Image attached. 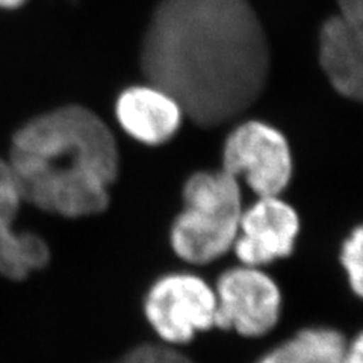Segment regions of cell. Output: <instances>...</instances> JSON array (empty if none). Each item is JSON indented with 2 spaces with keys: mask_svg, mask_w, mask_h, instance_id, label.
Listing matches in <instances>:
<instances>
[{
  "mask_svg": "<svg viewBox=\"0 0 363 363\" xmlns=\"http://www.w3.org/2000/svg\"><path fill=\"white\" fill-rule=\"evenodd\" d=\"M269 49L247 0H162L141 45L147 82L201 128L229 123L264 93Z\"/></svg>",
  "mask_w": 363,
  "mask_h": 363,
  "instance_id": "6da1fadb",
  "label": "cell"
},
{
  "mask_svg": "<svg viewBox=\"0 0 363 363\" xmlns=\"http://www.w3.org/2000/svg\"><path fill=\"white\" fill-rule=\"evenodd\" d=\"M6 159L23 201L65 218L104 212L120 169L112 132L81 105H65L26 121L13 135Z\"/></svg>",
  "mask_w": 363,
  "mask_h": 363,
  "instance_id": "7a4b0ae2",
  "label": "cell"
},
{
  "mask_svg": "<svg viewBox=\"0 0 363 363\" xmlns=\"http://www.w3.org/2000/svg\"><path fill=\"white\" fill-rule=\"evenodd\" d=\"M182 197L184 211L169 232L174 253L188 264L213 262L233 247L240 230V182L224 169L197 172L186 179Z\"/></svg>",
  "mask_w": 363,
  "mask_h": 363,
  "instance_id": "3957f363",
  "label": "cell"
},
{
  "mask_svg": "<svg viewBox=\"0 0 363 363\" xmlns=\"http://www.w3.org/2000/svg\"><path fill=\"white\" fill-rule=\"evenodd\" d=\"M217 297L201 277L172 272L159 277L144 300V313L162 344L177 347L215 327Z\"/></svg>",
  "mask_w": 363,
  "mask_h": 363,
  "instance_id": "277c9868",
  "label": "cell"
},
{
  "mask_svg": "<svg viewBox=\"0 0 363 363\" xmlns=\"http://www.w3.org/2000/svg\"><path fill=\"white\" fill-rule=\"evenodd\" d=\"M223 169L235 179L242 177L259 197L280 196L294 173L289 143L267 123H241L225 138Z\"/></svg>",
  "mask_w": 363,
  "mask_h": 363,
  "instance_id": "5b68a950",
  "label": "cell"
},
{
  "mask_svg": "<svg viewBox=\"0 0 363 363\" xmlns=\"http://www.w3.org/2000/svg\"><path fill=\"white\" fill-rule=\"evenodd\" d=\"M215 327L240 336L269 333L280 320L281 292L277 283L256 267L227 269L217 281Z\"/></svg>",
  "mask_w": 363,
  "mask_h": 363,
  "instance_id": "8992f818",
  "label": "cell"
},
{
  "mask_svg": "<svg viewBox=\"0 0 363 363\" xmlns=\"http://www.w3.org/2000/svg\"><path fill=\"white\" fill-rule=\"evenodd\" d=\"M300 232V217L289 203L276 197H259L242 211L233 248L240 262L262 267L292 255Z\"/></svg>",
  "mask_w": 363,
  "mask_h": 363,
  "instance_id": "52a82bcc",
  "label": "cell"
},
{
  "mask_svg": "<svg viewBox=\"0 0 363 363\" xmlns=\"http://www.w3.org/2000/svg\"><path fill=\"white\" fill-rule=\"evenodd\" d=\"M23 197L6 157L0 156V276L8 280H26L50 260V248L33 232L16 229Z\"/></svg>",
  "mask_w": 363,
  "mask_h": 363,
  "instance_id": "ba28073f",
  "label": "cell"
},
{
  "mask_svg": "<svg viewBox=\"0 0 363 363\" xmlns=\"http://www.w3.org/2000/svg\"><path fill=\"white\" fill-rule=\"evenodd\" d=\"M123 130L145 145H162L180 129L185 113L167 91L147 82L123 89L116 101Z\"/></svg>",
  "mask_w": 363,
  "mask_h": 363,
  "instance_id": "9c48e42d",
  "label": "cell"
},
{
  "mask_svg": "<svg viewBox=\"0 0 363 363\" xmlns=\"http://www.w3.org/2000/svg\"><path fill=\"white\" fill-rule=\"evenodd\" d=\"M363 32L345 20L332 17L320 32V64L340 96L362 99L363 89Z\"/></svg>",
  "mask_w": 363,
  "mask_h": 363,
  "instance_id": "30bf717a",
  "label": "cell"
},
{
  "mask_svg": "<svg viewBox=\"0 0 363 363\" xmlns=\"http://www.w3.org/2000/svg\"><path fill=\"white\" fill-rule=\"evenodd\" d=\"M347 337L330 327H309L271 350L256 363H340Z\"/></svg>",
  "mask_w": 363,
  "mask_h": 363,
  "instance_id": "8fae6325",
  "label": "cell"
},
{
  "mask_svg": "<svg viewBox=\"0 0 363 363\" xmlns=\"http://www.w3.org/2000/svg\"><path fill=\"white\" fill-rule=\"evenodd\" d=\"M340 265H342L348 285L356 294L357 297H362L363 292V229L360 225L354 227L350 235L345 238V241L340 247Z\"/></svg>",
  "mask_w": 363,
  "mask_h": 363,
  "instance_id": "7c38bea8",
  "label": "cell"
},
{
  "mask_svg": "<svg viewBox=\"0 0 363 363\" xmlns=\"http://www.w3.org/2000/svg\"><path fill=\"white\" fill-rule=\"evenodd\" d=\"M116 363H194L176 347L165 344H141L129 350Z\"/></svg>",
  "mask_w": 363,
  "mask_h": 363,
  "instance_id": "4fadbf2b",
  "label": "cell"
},
{
  "mask_svg": "<svg viewBox=\"0 0 363 363\" xmlns=\"http://www.w3.org/2000/svg\"><path fill=\"white\" fill-rule=\"evenodd\" d=\"M340 18L363 32V0H337Z\"/></svg>",
  "mask_w": 363,
  "mask_h": 363,
  "instance_id": "5bb4252c",
  "label": "cell"
},
{
  "mask_svg": "<svg viewBox=\"0 0 363 363\" xmlns=\"http://www.w3.org/2000/svg\"><path fill=\"white\" fill-rule=\"evenodd\" d=\"M340 363H363V336L357 333L353 339L348 340Z\"/></svg>",
  "mask_w": 363,
  "mask_h": 363,
  "instance_id": "9a60e30c",
  "label": "cell"
},
{
  "mask_svg": "<svg viewBox=\"0 0 363 363\" xmlns=\"http://www.w3.org/2000/svg\"><path fill=\"white\" fill-rule=\"evenodd\" d=\"M29 4V0H0V13L13 14L21 11Z\"/></svg>",
  "mask_w": 363,
  "mask_h": 363,
  "instance_id": "2e32d148",
  "label": "cell"
}]
</instances>
